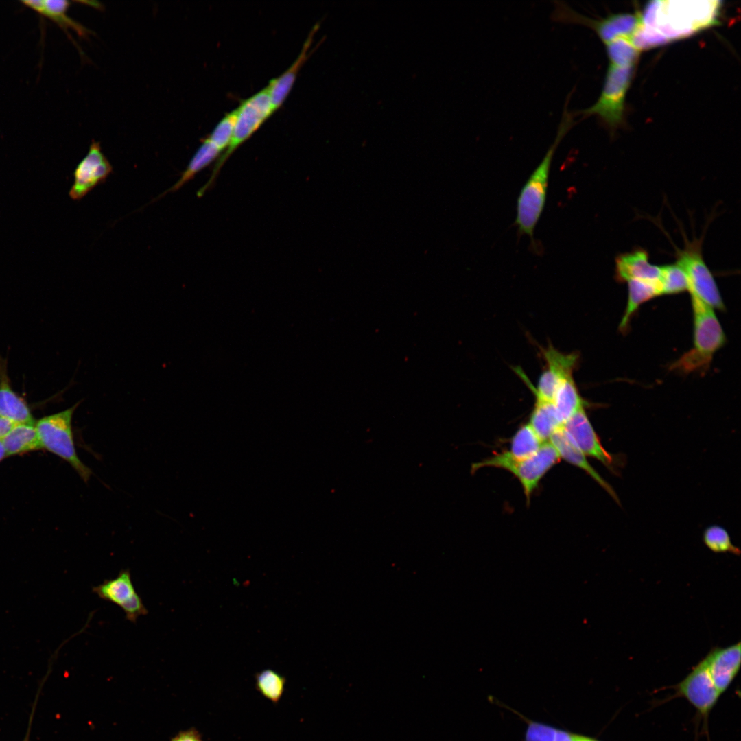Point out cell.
<instances>
[{
  "mask_svg": "<svg viewBox=\"0 0 741 741\" xmlns=\"http://www.w3.org/2000/svg\"><path fill=\"white\" fill-rule=\"evenodd\" d=\"M552 18L556 22L590 27L605 45L618 38L632 39L641 23L639 13H621L595 19L578 13L562 1L554 2Z\"/></svg>",
  "mask_w": 741,
  "mask_h": 741,
  "instance_id": "9c48e42d",
  "label": "cell"
},
{
  "mask_svg": "<svg viewBox=\"0 0 741 741\" xmlns=\"http://www.w3.org/2000/svg\"><path fill=\"white\" fill-rule=\"evenodd\" d=\"M712 680L722 694L730 686L740 667V642L727 648H713L704 657Z\"/></svg>",
  "mask_w": 741,
  "mask_h": 741,
  "instance_id": "2e32d148",
  "label": "cell"
},
{
  "mask_svg": "<svg viewBox=\"0 0 741 741\" xmlns=\"http://www.w3.org/2000/svg\"><path fill=\"white\" fill-rule=\"evenodd\" d=\"M79 403L40 419L35 426L42 447L66 460L87 482L93 471L78 457L72 432L73 415Z\"/></svg>",
  "mask_w": 741,
  "mask_h": 741,
  "instance_id": "8992f818",
  "label": "cell"
},
{
  "mask_svg": "<svg viewBox=\"0 0 741 741\" xmlns=\"http://www.w3.org/2000/svg\"><path fill=\"white\" fill-rule=\"evenodd\" d=\"M720 1H651L640 14L633 41L640 50L687 37L718 24Z\"/></svg>",
  "mask_w": 741,
  "mask_h": 741,
  "instance_id": "6da1fadb",
  "label": "cell"
},
{
  "mask_svg": "<svg viewBox=\"0 0 741 741\" xmlns=\"http://www.w3.org/2000/svg\"><path fill=\"white\" fill-rule=\"evenodd\" d=\"M23 3L54 20L62 27L73 29L82 37H86L90 34L89 29L67 16V10L69 6L67 1H25Z\"/></svg>",
  "mask_w": 741,
  "mask_h": 741,
  "instance_id": "cb8c5ba5",
  "label": "cell"
},
{
  "mask_svg": "<svg viewBox=\"0 0 741 741\" xmlns=\"http://www.w3.org/2000/svg\"><path fill=\"white\" fill-rule=\"evenodd\" d=\"M703 541L705 545L716 553L730 552L739 556L740 550L731 542L727 530L721 526L711 525L703 532Z\"/></svg>",
  "mask_w": 741,
  "mask_h": 741,
  "instance_id": "f546056e",
  "label": "cell"
},
{
  "mask_svg": "<svg viewBox=\"0 0 741 741\" xmlns=\"http://www.w3.org/2000/svg\"><path fill=\"white\" fill-rule=\"evenodd\" d=\"M1 441L7 456L43 448L34 423L16 424Z\"/></svg>",
  "mask_w": 741,
  "mask_h": 741,
  "instance_id": "7402d4cb",
  "label": "cell"
},
{
  "mask_svg": "<svg viewBox=\"0 0 741 741\" xmlns=\"http://www.w3.org/2000/svg\"><path fill=\"white\" fill-rule=\"evenodd\" d=\"M661 272V266L651 263L648 251L640 247L615 258V279L620 283L642 280L660 284Z\"/></svg>",
  "mask_w": 741,
  "mask_h": 741,
  "instance_id": "9a60e30c",
  "label": "cell"
},
{
  "mask_svg": "<svg viewBox=\"0 0 741 741\" xmlns=\"http://www.w3.org/2000/svg\"><path fill=\"white\" fill-rule=\"evenodd\" d=\"M286 679L277 672L266 669L255 676L257 690L267 700L278 703L285 689Z\"/></svg>",
  "mask_w": 741,
  "mask_h": 741,
  "instance_id": "4316f807",
  "label": "cell"
},
{
  "mask_svg": "<svg viewBox=\"0 0 741 741\" xmlns=\"http://www.w3.org/2000/svg\"><path fill=\"white\" fill-rule=\"evenodd\" d=\"M549 441L557 450L561 458L585 471L608 493L616 503L620 504L613 488L587 461L586 456L565 432L563 427L552 436Z\"/></svg>",
  "mask_w": 741,
  "mask_h": 741,
  "instance_id": "e0dca14e",
  "label": "cell"
},
{
  "mask_svg": "<svg viewBox=\"0 0 741 741\" xmlns=\"http://www.w3.org/2000/svg\"><path fill=\"white\" fill-rule=\"evenodd\" d=\"M661 295L677 294L688 291L686 275L676 262L661 266Z\"/></svg>",
  "mask_w": 741,
  "mask_h": 741,
  "instance_id": "f1b7e54d",
  "label": "cell"
},
{
  "mask_svg": "<svg viewBox=\"0 0 741 741\" xmlns=\"http://www.w3.org/2000/svg\"><path fill=\"white\" fill-rule=\"evenodd\" d=\"M7 456L3 443L0 440V460Z\"/></svg>",
  "mask_w": 741,
  "mask_h": 741,
  "instance_id": "e575fe53",
  "label": "cell"
},
{
  "mask_svg": "<svg viewBox=\"0 0 741 741\" xmlns=\"http://www.w3.org/2000/svg\"><path fill=\"white\" fill-rule=\"evenodd\" d=\"M541 353L545 361V366L539 377L537 386L532 384L520 368H514V371L534 397L552 401L561 382L573 376L578 356L575 353H563L552 345H548L546 348L542 349Z\"/></svg>",
  "mask_w": 741,
  "mask_h": 741,
  "instance_id": "30bf717a",
  "label": "cell"
},
{
  "mask_svg": "<svg viewBox=\"0 0 741 741\" xmlns=\"http://www.w3.org/2000/svg\"><path fill=\"white\" fill-rule=\"evenodd\" d=\"M237 109L225 115L217 124L208 139L220 151L227 148L234 130Z\"/></svg>",
  "mask_w": 741,
  "mask_h": 741,
  "instance_id": "4dcf8cb0",
  "label": "cell"
},
{
  "mask_svg": "<svg viewBox=\"0 0 741 741\" xmlns=\"http://www.w3.org/2000/svg\"><path fill=\"white\" fill-rule=\"evenodd\" d=\"M16 423L12 421L0 416V440H1L14 427Z\"/></svg>",
  "mask_w": 741,
  "mask_h": 741,
  "instance_id": "836d02e7",
  "label": "cell"
},
{
  "mask_svg": "<svg viewBox=\"0 0 741 741\" xmlns=\"http://www.w3.org/2000/svg\"><path fill=\"white\" fill-rule=\"evenodd\" d=\"M113 167L103 154L99 142L93 141L86 155L74 171V181L69 191L73 200H80L106 178Z\"/></svg>",
  "mask_w": 741,
  "mask_h": 741,
  "instance_id": "5bb4252c",
  "label": "cell"
},
{
  "mask_svg": "<svg viewBox=\"0 0 741 741\" xmlns=\"http://www.w3.org/2000/svg\"><path fill=\"white\" fill-rule=\"evenodd\" d=\"M552 402L563 425L577 411L585 408V401L579 393L573 376L561 382Z\"/></svg>",
  "mask_w": 741,
  "mask_h": 741,
  "instance_id": "603a6c76",
  "label": "cell"
},
{
  "mask_svg": "<svg viewBox=\"0 0 741 741\" xmlns=\"http://www.w3.org/2000/svg\"><path fill=\"white\" fill-rule=\"evenodd\" d=\"M170 741H202L200 733L195 728L180 731Z\"/></svg>",
  "mask_w": 741,
  "mask_h": 741,
  "instance_id": "1f68e13d",
  "label": "cell"
},
{
  "mask_svg": "<svg viewBox=\"0 0 741 741\" xmlns=\"http://www.w3.org/2000/svg\"><path fill=\"white\" fill-rule=\"evenodd\" d=\"M318 27H314L308 38L304 43L303 49L292 66L277 78L272 79L267 86L273 113L278 110L290 93L296 78L297 73L305 61L307 59L308 50L310 47L314 33Z\"/></svg>",
  "mask_w": 741,
  "mask_h": 741,
  "instance_id": "d6986e66",
  "label": "cell"
},
{
  "mask_svg": "<svg viewBox=\"0 0 741 741\" xmlns=\"http://www.w3.org/2000/svg\"><path fill=\"white\" fill-rule=\"evenodd\" d=\"M673 687L677 696L685 698L705 718L721 695L712 680L705 658L693 668L684 679Z\"/></svg>",
  "mask_w": 741,
  "mask_h": 741,
  "instance_id": "7c38bea8",
  "label": "cell"
},
{
  "mask_svg": "<svg viewBox=\"0 0 741 741\" xmlns=\"http://www.w3.org/2000/svg\"><path fill=\"white\" fill-rule=\"evenodd\" d=\"M563 430L585 456L598 460L613 474L619 473L623 462L621 456L609 453L603 447L585 408L567 420Z\"/></svg>",
  "mask_w": 741,
  "mask_h": 741,
  "instance_id": "8fae6325",
  "label": "cell"
},
{
  "mask_svg": "<svg viewBox=\"0 0 741 741\" xmlns=\"http://www.w3.org/2000/svg\"><path fill=\"white\" fill-rule=\"evenodd\" d=\"M628 284V300L624 314L620 323V330L626 332L631 319L644 303L661 295L659 283L642 280H631Z\"/></svg>",
  "mask_w": 741,
  "mask_h": 741,
  "instance_id": "44dd1931",
  "label": "cell"
},
{
  "mask_svg": "<svg viewBox=\"0 0 741 741\" xmlns=\"http://www.w3.org/2000/svg\"><path fill=\"white\" fill-rule=\"evenodd\" d=\"M92 591L102 600L119 607L125 613L126 619L132 623H135L139 617L148 613L134 588L130 572L128 569L121 570L115 578L104 580L101 584L93 587Z\"/></svg>",
  "mask_w": 741,
  "mask_h": 741,
  "instance_id": "4fadbf2b",
  "label": "cell"
},
{
  "mask_svg": "<svg viewBox=\"0 0 741 741\" xmlns=\"http://www.w3.org/2000/svg\"><path fill=\"white\" fill-rule=\"evenodd\" d=\"M273 113L267 87L242 102L237 108V117L231 142L218 158L208 181L198 191L200 197L213 185L222 167L232 153L256 132Z\"/></svg>",
  "mask_w": 741,
  "mask_h": 741,
  "instance_id": "52a82bcc",
  "label": "cell"
},
{
  "mask_svg": "<svg viewBox=\"0 0 741 741\" xmlns=\"http://www.w3.org/2000/svg\"><path fill=\"white\" fill-rule=\"evenodd\" d=\"M610 64L618 67L635 66L640 51L629 38H618L606 44Z\"/></svg>",
  "mask_w": 741,
  "mask_h": 741,
  "instance_id": "83f0119b",
  "label": "cell"
},
{
  "mask_svg": "<svg viewBox=\"0 0 741 741\" xmlns=\"http://www.w3.org/2000/svg\"><path fill=\"white\" fill-rule=\"evenodd\" d=\"M220 152H221L208 139V138L204 139L202 144L189 162L186 169L182 172L177 182L161 196L169 192H174L182 187L185 184L191 180L196 174L204 169L216 159Z\"/></svg>",
  "mask_w": 741,
  "mask_h": 741,
  "instance_id": "d4e9b609",
  "label": "cell"
},
{
  "mask_svg": "<svg viewBox=\"0 0 741 741\" xmlns=\"http://www.w3.org/2000/svg\"><path fill=\"white\" fill-rule=\"evenodd\" d=\"M683 248H675L676 263L684 271L688 283V292L714 309L725 308L714 275L703 255V237L689 240L685 236Z\"/></svg>",
  "mask_w": 741,
  "mask_h": 741,
  "instance_id": "5b68a950",
  "label": "cell"
},
{
  "mask_svg": "<svg viewBox=\"0 0 741 741\" xmlns=\"http://www.w3.org/2000/svg\"><path fill=\"white\" fill-rule=\"evenodd\" d=\"M574 115L566 105L554 142L524 185L517 200L515 224L520 235L530 237L534 248H537L534 232L545 207L552 159L558 145L574 124Z\"/></svg>",
  "mask_w": 741,
  "mask_h": 741,
  "instance_id": "7a4b0ae2",
  "label": "cell"
},
{
  "mask_svg": "<svg viewBox=\"0 0 741 741\" xmlns=\"http://www.w3.org/2000/svg\"><path fill=\"white\" fill-rule=\"evenodd\" d=\"M543 443L528 423L521 425L513 435L508 451L514 458L524 459L534 454Z\"/></svg>",
  "mask_w": 741,
  "mask_h": 741,
  "instance_id": "484cf974",
  "label": "cell"
},
{
  "mask_svg": "<svg viewBox=\"0 0 741 741\" xmlns=\"http://www.w3.org/2000/svg\"><path fill=\"white\" fill-rule=\"evenodd\" d=\"M0 416L16 424L34 423L25 401L12 389L7 371V362L0 359Z\"/></svg>",
  "mask_w": 741,
  "mask_h": 741,
  "instance_id": "ac0fdd59",
  "label": "cell"
},
{
  "mask_svg": "<svg viewBox=\"0 0 741 741\" xmlns=\"http://www.w3.org/2000/svg\"><path fill=\"white\" fill-rule=\"evenodd\" d=\"M560 458L557 450L548 441L543 443L534 454L524 459L514 458L508 451L495 454L486 459L473 463L471 473L486 467L506 469L519 480L526 499L529 502L541 480Z\"/></svg>",
  "mask_w": 741,
  "mask_h": 741,
  "instance_id": "277c9868",
  "label": "cell"
},
{
  "mask_svg": "<svg viewBox=\"0 0 741 741\" xmlns=\"http://www.w3.org/2000/svg\"><path fill=\"white\" fill-rule=\"evenodd\" d=\"M555 741H600L594 738L563 729L557 736Z\"/></svg>",
  "mask_w": 741,
  "mask_h": 741,
  "instance_id": "d6a6232c",
  "label": "cell"
},
{
  "mask_svg": "<svg viewBox=\"0 0 741 741\" xmlns=\"http://www.w3.org/2000/svg\"><path fill=\"white\" fill-rule=\"evenodd\" d=\"M534 398V406L528 423L543 443L548 442L563 427V423L552 401L537 397Z\"/></svg>",
  "mask_w": 741,
  "mask_h": 741,
  "instance_id": "ffe728a7",
  "label": "cell"
},
{
  "mask_svg": "<svg viewBox=\"0 0 741 741\" xmlns=\"http://www.w3.org/2000/svg\"><path fill=\"white\" fill-rule=\"evenodd\" d=\"M693 314V346L677 360L670 369L681 373L705 372L716 351L722 347L726 337L714 309L691 296Z\"/></svg>",
  "mask_w": 741,
  "mask_h": 741,
  "instance_id": "3957f363",
  "label": "cell"
},
{
  "mask_svg": "<svg viewBox=\"0 0 741 741\" xmlns=\"http://www.w3.org/2000/svg\"><path fill=\"white\" fill-rule=\"evenodd\" d=\"M635 66L618 67L609 64L601 94L597 102L578 113L596 115L611 129L623 121L625 98L630 86Z\"/></svg>",
  "mask_w": 741,
  "mask_h": 741,
  "instance_id": "ba28073f",
  "label": "cell"
}]
</instances>
